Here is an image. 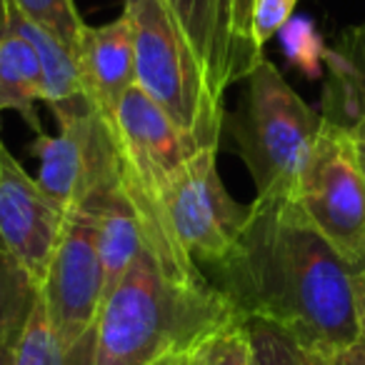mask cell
<instances>
[{
  "label": "cell",
  "instance_id": "cell-25",
  "mask_svg": "<svg viewBox=\"0 0 365 365\" xmlns=\"http://www.w3.org/2000/svg\"><path fill=\"white\" fill-rule=\"evenodd\" d=\"M353 305H355V320H358L360 340L365 343V268L353 270Z\"/></svg>",
  "mask_w": 365,
  "mask_h": 365
},
{
  "label": "cell",
  "instance_id": "cell-9",
  "mask_svg": "<svg viewBox=\"0 0 365 365\" xmlns=\"http://www.w3.org/2000/svg\"><path fill=\"white\" fill-rule=\"evenodd\" d=\"M110 128L123 160V188L153 200L195 153L203 150L138 83L118 103Z\"/></svg>",
  "mask_w": 365,
  "mask_h": 365
},
{
  "label": "cell",
  "instance_id": "cell-22",
  "mask_svg": "<svg viewBox=\"0 0 365 365\" xmlns=\"http://www.w3.org/2000/svg\"><path fill=\"white\" fill-rule=\"evenodd\" d=\"M190 365H253L243 318L205 335L190 350Z\"/></svg>",
  "mask_w": 365,
  "mask_h": 365
},
{
  "label": "cell",
  "instance_id": "cell-27",
  "mask_svg": "<svg viewBox=\"0 0 365 365\" xmlns=\"http://www.w3.org/2000/svg\"><path fill=\"white\" fill-rule=\"evenodd\" d=\"M190 350H173V353H165L163 358H158L153 365H190Z\"/></svg>",
  "mask_w": 365,
  "mask_h": 365
},
{
  "label": "cell",
  "instance_id": "cell-5",
  "mask_svg": "<svg viewBox=\"0 0 365 365\" xmlns=\"http://www.w3.org/2000/svg\"><path fill=\"white\" fill-rule=\"evenodd\" d=\"M218 148H203L163 185L155 203L175 245L195 265H220L233 250L248 218L220 180Z\"/></svg>",
  "mask_w": 365,
  "mask_h": 365
},
{
  "label": "cell",
  "instance_id": "cell-26",
  "mask_svg": "<svg viewBox=\"0 0 365 365\" xmlns=\"http://www.w3.org/2000/svg\"><path fill=\"white\" fill-rule=\"evenodd\" d=\"M333 365H365V343L363 340L338 350V353L333 355Z\"/></svg>",
  "mask_w": 365,
  "mask_h": 365
},
{
  "label": "cell",
  "instance_id": "cell-30",
  "mask_svg": "<svg viewBox=\"0 0 365 365\" xmlns=\"http://www.w3.org/2000/svg\"><path fill=\"white\" fill-rule=\"evenodd\" d=\"M0 365H13V345L0 343Z\"/></svg>",
  "mask_w": 365,
  "mask_h": 365
},
{
  "label": "cell",
  "instance_id": "cell-12",
  "mask_svg": "<svg viewBox=\"0 0 365 365\" xmlns=\"http://www.w3.org/2000/svg\"><path fill=\"white\" fill-rule=\"evenodd\" d=\"M203 76L210 101L223 110L225 91L235 86L233 0H163Z\"/></svg>",
  "mask_w": 365,
  "mask_h": 365
},
{
  "label": "cell",
  "instance_id": "cell-31",
  "mask_svg": "<svg viewBox=\"0 0 365 365\" xmlns=\"http://www.w3.org/2000/svg\"><path fill=\"white\" fill-rule=\"evenodd\" d=\"M350 135H355V138H360V140H365V120H363V123H360V125H358V128H355V130H353V133H350Z\"/></svg>",
  "mask_w": 365,
  "mask_h": 365
},
{
  "label": "cell",
  "instance_id": "cell-19",
  "mask_svg": "<svg viewBox=\"0 0 365 365\" xmlns=\"http://www.w3.org/2000/svg\"><path fill=\"white\" fill-rule=\"evenodd\" d=\"M38 293L28 270L0 245V343L16 348Z\"/></svg>",
  "mask_w": 365,
  "mask_h": 365
},
{
  "label": "cell",
  "instance_id": "cell-6",
  "mask_svg": "<svg viewBox=\"0 0 365 365\" xmlns=\"http://www.w3.org/2000/svg\"><path fill=\"white\" fill-rule=\"evenodd\" d=\"M61 133L41 135L33 153L41 158L38 185L63 210H91L123 185V160L110 123L96 110L58 118Z\"/></svg>",
  "mask_w": 365,
  "mask_h": 365
},
{
  "label": "cell",
  "instance_id": "cell-2",
  "mask_svg": "<svg viewBox=\"0 0 365 365\" xmlns=\"http://www.w3.org/2000/svg\"><path fill=\"white\" fill-rule=\"evenodd\" d=\"M240 320L213 283H180L145 248L103 300L93 365H153L173 350H190L223 325Z\"/></svg>",
  "mask_w": 365,
  "mask_h": 365
},
{
  "label": "cell",
  "instance_id": "cell-18",
  "mask_svg": "<svg viewBox=\"0 0 365 365\" xmlns=\"http://www.w3.org/2000/svg\"><path fill=\"white\" fill-rule=\"evenodd\" d=\"M253 365H333V355L295 338L283 325L265 318H243Z\"/></svg>",
  "mask_w": 365,
  "mask_h": 365
},
{
  "label": "cell",
  "instance_id": "cell-29",
  "mask_svg": "<svg viewBox=\"0 0 365 365\" xmlns=\"http://www.w3.org/2000/svg\"><path fill=\"white\" fill-rule=\"evenodd\" d=\"M350 138H353V150L360 163V170H363V175H365V140H360V138H355V135H350Z\"/></svg>",
  "mask_w": 365,
  "mask_h": 365
},
{
  "label": "cell",
  "instance_id": "cell-4",
  "mask_svg": "<svg viewBox=\"0 0 365 365\" xmlns=\"http://www.w3.org/2000/svg\"><path fill=\"white\" fill-rule=\"evenodd\" d=\"M125 16L133 28L135 83L182 133L203 148H218L225 110L210 101L198 63L163 0H125Z\"/></svg>",
  "mask_w": 365,
  "mask_h": 365
},
{
  "label": "cell",
  "instance_id": "cell-8",
  "mask_svg": "<svg viewBox=\"0 0 365 365\" xmlns=\"http://www.w3.org/2000/svg\"><path fill=\"white\" fill-rule=\"evenodd\" d=\"M41 295L53 328L71 353L96 328L103 308V265L96 220L86 210L66 215Z\"/></svg>",
  "mask_w": 365,
  "mask_h": 365
},
{
  "label": "cell",
  "instance_id": "cell-11",
  "mask_svg": "<svg viewBox=\"0 0 365 365\" xmlns=\"http://www.w3.org/2000/svg\"><path fill=\"white\" fill-rule=\"evenodd\" d=\"M73 58L88 103L113 125L118 103L135 86V48L125 13L106 26H83Z\"/></svg>",
  "mask_w": 365,
  "mask_h": 365
},
{
  "label": "cell",
  "instance_id": "cell-32",
  "mask_svg": "<svg viewBox=\"0 0 365 365\" xmlns=\"http://www.w3.org/2000/svg\"><path fill=\"white\" fill-rule=\"evenodd\" d=\"M0 145H3V140H0Z\"/></svg>",
  "mask_w": 365,
  "mask_h": 365
},
{
  "label": "cell",
  "instance_id": "cell-15",
  "mask_svg": "<svg viewBox=\"0 0 365 365\" xmlns=\"http://www.w3.org/2000/svg\"><path fill=\"white\" fill-rule=\"evenodd\" d=\"M86 213H91L96 220L98 253L103 265V300H106L143 250V228L123 185L115 193L98 200Z\"/></svg>",
  "mask_w": 365,
  "mask_h": 365
},
{
  "label": "cell",
  "instance_id": "cell-7",
  "mask_svg": "<svg viewBox=\"0 0 365 365\" xmlns=\"http://www.w3.org/2000/svg\"><path fill=\"white\" fill-rule=\"evenodd\" d=\"M295 203L350 268H365V175L350 133L320 125Z\"/></svg>",
  "mask_w": 365,
  "mask_h": 365
},
{
  "label": "cell",
  "instance_id": "cell-3",
  "mask_svg": "<svg viewBox=\"0 0 365 365\" xmlns=\"http://www.w3.org/2000/svg\"><path fill=\"white\" fill-rule=\"evenodd\" d=\"M245 81L248 91L233 135L255 182V200L295 198L323 120L265 58Z\"/></svg>",
  "mask_w": 365,
  "mask_h": 365
},
{
  "label": "cell",
  "instance_id": "cell-21",
  "mask_svg": "<svg viewBox=\"0 0 365 365\" xmlns=\"http://www.w3.org/2000/svg\"><path fill=\"white\" fill-rule=\"evenodd\" d=\"M11 6L21 11L28 21L53 33L63 46L71 48V53L76 51L78 36L86 23L81 21V13L73 0H11Z\"/></svg>",
  "mask_w": 365,
  "mask_h": 365
},
{
  "label": "cell",
  "instance_id": "cell-13",
  "mask_svg": "<svg viewBox=\"0 0 365 365\" xmlns=\"http://www.w3.org/2000/svg\"><path fill=\"white\" fill-rule=\"evenodd\" d=\"M320 120L325 125L353 133L365 120V23L340 33L335 48L325 51Z\"/></svg>",
  "mask_w": 365,
  "mask_h": 365
},
{
  "label": "cell",
  "instance_id": "cell-20",
  "mask_svg": "<svg viewBox=\"0 0 365 365\" xmlns=\"http://www.w3.org/2000/svg\"><path fill=\"white\" fill-rule=\"evenodd\" d=\"M280 51L285 61L303 73L308 81L323 78V61H325V46L318 26L308 16H293L278 33Z\"/></svg>",
  "mask_w": 365,
  "mask_h": 365
},
{
  "label": "cell",
  "instance_id": "cell-1",
  "mask_svg": "<svg viewBox=\"0 0 365 365\" xmlns=\"http://www.w3.org/2000/svg\"><path fill=\"white\" fill-rule=\"evenodd\" d=\"M213 283L240 318H265L335 355L358 343L353 268L313 228L295 198L253 200Z\"/></svg>",
  "mask_w": 365,
  "mask_h": 365
},
{
  "label": "cell",
  "instance_id": "cell-24",
  "mask_svg": "<svg viewBox=\"0 0 365 365\" xmlns=\"http://www.w3.org/2000/svg\"><path fill=\"white\" fill-rule=\"evenodd\" d=\"M298 0H255L253 8V46L263 56L265 43L278 36L280 28L293 18Z\"/></svg>",
  "mask_w": 365,
  "mask_h": 365
},
{
  "label": "cell",
  "instance_id": "cell-10",
  "mask_svg": "<svg viewBox=\"0 0 365 365\" xmlns=\"http://www.w3.org/2000/svg\"><path fill=\"white\" fill-rule=\"evenodd\" d=\"M63 223L66 213L0 145V245L28 270L38 288L46 280Z\"/></svg>",
  "mask_w": 365,
  "mask_h": 365
},
{
  "label": "cell",
  "instance_id": "cell-14",
  "mask_svg": "<svg viewBox=\"0 0 365 365\" xmlns=\"http://www.w3.org/2000/svg\"><path fill=\"white\" fill-rule=\"evenodd\" d=\"M8 31L18 33L26 38L36 51L38 61H41L43 71V88H46V103L51 110L56 113V120L63 115H73V113L91 110V103L86 98L81 83V73H78L76 58H73L71 48H66L53 33L41 28L38 23L28 21L21 11L11 6V18H8Z\"/></svg>",
  "mask_w": 365,
  "mask_h": 365
},
{
  "label": "cell",
  "instance_id": "cell-16",
  "mask_svg": "<svg viewBox=\"0 0 365 365\" xmlns=\"http://www.w3.org/2000/svg\"><path fill=\"white\" fill-rule=\"evenodd\" d=\"M46 101L43 71L33 46L18 33L8 31L0 38V113L16 110L41 135L36 103Z\"/></svg>",
  "mask_w": 365,
  "mask_h": 365
},
{
  "label": "cell",
  "instance_id": "cell-23",
  "mask_svg": "<svg viewBox=\"0 0 365 365\" xmlns=\"http://www.w3.org/2000/svg\"><path fill=\"white\" fill-rule=\"evenodd\" d=\"M253 8L255 0H233V48H235V83L250 76L260 56L253 46Z\"/></svg>",
  "mask_w": 365,
  "mask_h": 365
},
{
  "label": "cell",
  "instance_id": "cell-17",
  "mask_svg": "<svg viewBox=\"0 0 365 365\" xmlns=\"http://www.w3.org/2000/svg\"><path fill=\"white\" fill-rule=\"evenodd\" d=\"M96 350V328L68 353L61 335L53 328L46 300L38 293L28 323L13 348V365H93Z\"/></svg>",
  "mask_w": 365,
  "mask_h": 365
},
{
  "label": "cell",
  "instance_id": "cell-28",
  "mask_svg": "<svg viewBox=\"0 0 365 365\" xmlns=\"http://www.w3.org/2000/svg\"><path fill=\"white\" fill-rule=\"evenodd\" d=\"M8 18H11V0H0V38L8 33Z\"/></svg>",
  "mask_w": 365,
  "mask_h": 365
}]
</instances>
